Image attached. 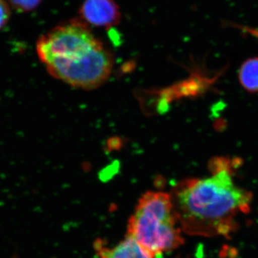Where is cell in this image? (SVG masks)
Returning a JSON list of instances; mask_svg holds the SVG:
<instances>
[{
    "label": "cell",
    "mask_w": 258,
    "mask_h": 258,
    "mask_svg": "<svg viewBox=\"0 0 258 258\" xmlns=\"http://www.w3.org/2000/svg\"><path fill=\"white\" fill-rule=\"evenodd\" d=\"M239 81L247 92L258 93V57L244 61L239 70Z\"/></svg>",
    "instance_id": "cell-6"
},
{
    "label": "cell",
    "mask_w": 258,
    "mask_h": 258,
    "mask_svg": "<svg viewBox=\"0 0 258 258\" xmlns=\"http://www.w3.org/2000/svg\"><path fill=\"white\" fill-rule=\"evenodd\" d=\"M42 0H9L10 5L17 11L28 13L36 9Z\"/></svg>",
    "instance_id": "cell-7"
},
{
    "label": "cell",
    "mask_w": 258,
    "mask_h": 258,
    "mask_svg": "<svg viewBox=\"0 0 258 258\" xmlns=\"http://www.w3.org/2000/svg\"><path fill=\"white\" fill-rule=\"evenodd\" d=\"M37 55L56 79L82 89L101 86L111 74L113 57L82 20L60 24L42 35Z\"/></svg>",
    "instance_id": "cell-2"
},
{
    "label": "cell",
    "mask_w": 258,
    "mask_h": 258,
    "mask_svg": "<svg viewBox=\"0 0 258 258\" xmlns=\"http://www.w3.org/2000/svg\"><path fill=\"white\" fill-rule=\"evenodd\" d=\"M232 161H212V175L186 179L171 195L181 230L190 235L228 236L237 229L239 215L249 211L252 193L239 187L232 179Z\"/></svg>",
    "instance_id": "cell-1"
},
{
    "label": "cell",
    "mask_w": 258,
    "mask_h": 258,
    "mask_svg": "<svg viewBox=\"0 0 258 258\" xmlns=\"http://www.w3.org/2000/svg\"><path fill=\"white\" fill-rule=\"evenodd\" d=\"M95 248L99 258H154L128 235L112 248L106 247L101 240L97 241Z\"/></svg>",
    "instance_id": "cell-5"
},
{
    "label": "cell",
    "mask_w": 258,
    "mask_h": 258,
    "mask_svg": "<svg viewBox=\"0 0 258 258\" xmlns=\"http://www.w3.org/2000/svg\"><path fill=\"white\" fill-rule=\"evenodd\" d=\"M127 228V235L154 258L184 243L171 195L162 191L142 195Z\"/></svg>",
    "instance_id": "cell-3"
},
{
    "label": "cell",
    "mask_w": 258,
    "mask_h": 258,
    "mask_svg": "<svg viewBox=\"0 0 258 258\" xmlns=\"http://www.w3.org/2000/svg\"><path fill=\"white\" fill-rule=\"evenodd\" d=\"M83 23L108 28L119 23L120 11L114 0H84L79 10Z\"/></svg>",
    "instance_id": "cell-4"
},
{
    "label": "cell",
    "mask_w": 258,
    "mask_h": 258,
    "mask_svg": "<svg viewBox=\"0 0 258 258\" xmlns=\"http://www.w3.org/2000/svg\"><path fill=\"white\" fill-rule=\"evenodd\" d=\"M11 17L10 5L6 0H0V30L4 28Z\"/></svg>",
    "instance_id": "cell-8"
}]
</instances>
